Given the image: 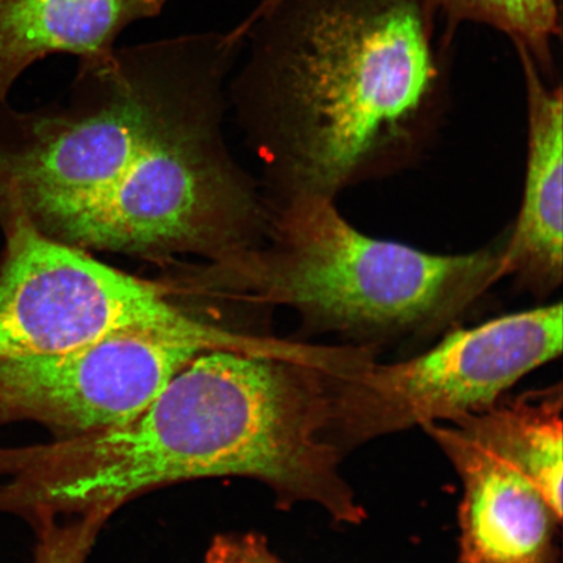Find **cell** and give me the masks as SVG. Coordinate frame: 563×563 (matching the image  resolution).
I'll return each instance as SVG.
<instances>
[{
  "label": "cell",
  "mask_w": 563,
  "mask_h": 563,
  "mask_svg": "<svg viewBox=\"0 0 563 563\" xmlns=\"http://www.w3.org/2000/svg\"><path fill=\"white\" fill-rule=\"evenodd\" d=\"M449 21H477L509 34L534 62L551 68V42L560 34L558 0H424Z\"/></svg>",
  "instance_id": "obj_13"
},
{
  "label": "cell",
  "mask_w": 563,
  "mask_h": 563,
  "mask_svg": "<svg viewBox=\"0 0 563 563\" xmlns=\"http://www.w3.org/2000/svg\"><path fill=\"white\" fill-rule=\"evenodd\" d=\"M278 250L260 262L267 300L290 306L321 332L424 334L446 325L505 277V241L442 256L363 235L321 196H292Z\"/></svg>",
  "instance_id": "obj_4"
},
{
  "label": "cell",
  "mask_w": 563,
  "mask_h": 563,
  "mask_svg": "<svg viewBox=\"0 0 563 563\" xmlns=\"http://www.w3.org/2000/svg\"><path fill=\"white\" fill-rule=\"evenodd\" d=\"M463 483L461 563H554L562 517L516 462L453 421L422 427Z\"/></svg>",
  "instance_id": "obj_9"
},
{
  "label": "cell",
  "mask_w": 563,
  "mask_h": 563,
  "mask_svg": "<svg viewBox=\"0 0 563 563\" xmlns=\"http://www.w3.org/2000/svg\"><path fill=\"white\" fill-rule=\"evenodd\" d=\"M562 387L501 398L483 411L452 420L526 471L562 517ZM445 422V421H443Z\"/></svg>",
  "instance_id": "obj_12"
},
{
  "label": "cell",
  "mask_w": 563,
  "mask_h": 563,
  "mask_svg": "<svg viewBox=\"0 0 563 563\" xmlns=\"http://www.w3.org/2000/svg\"><path fill=\"white\" fill-rule=\"evenodd\" d=\"M243 544H230L231 553L227 548L218 545L216 560L210 559L211 563H280L267 552L262 541L253 539L242 541Z\"/></svg>",
  "instance_id": "obj_15"
},
{
  "label": "cell",
  "mask_w": 563,
  "mask_h": 563,
  "mask_svg": "<svg viewBox=\"0 0 563 563\" xmlns=\"http://www.w3.org/2000/svg\"><path fill=\"white\" fill-rule=\"evenodd\" d=\"M235 31L250 38L239 102L274 136L291 197L333 199L398 164L438 108L424 0H271Z\"/></svg>",
  "instance_id": "obj_2"
},
{
  "label": "cell",
  "mask_w": 563,
  "mask_h": 563,
  "mask_svg": "<svg viewBox=\"0 0 563 563\" xmlns=\"http://www.w3.org/2000/svg\"><path fill=\"white\" fill-rule=\"evenodd\" d=\"M516 46L526 79L528 153L522 207L505 241V276L547 297L561 285L563 271L562 89L548 87L532 55Z\"/></svg>",
  "instance_id": "obj_10"
},
{
  "label": "cell",
  "mask_w": 563,
  "mask_h": 563,
  "mask_svg": "<svg viewBox=\"0 0 563 563\" xmlns=\"http://www.w3.org/2000/svg\"><path fill=\"white\" fill-rule=\"evenodd\" d=\"M220 96L211 91L176 115L53 239L79 249L159 255L214 251L238 236L253 207L209 140Z\"/></svg>",
  "instance_id": "obj_7"
},
{
  "label": "cell",
  "mask_w": 563,
  "mask_h": 563,
  "mask_svg": "<svg viewBox=\"0 0 563 563\" xmlns=\"http://www.w3.org/2000/svg\"><path fill=\"white\" fill-rule=\"evenodd\" d=\"M112 516L93 510L60 523L59 517H42L32 523L38 532L34 563H86L98 533Z\"/></svg>",
  "instance_id": "obj_14"
},
{
  "label": "cell",
  "mask_w": 563,
  "mask_h": 563,
  "mask_svg": "<svg viewBox=\"0 0 563 563\" xmlns=\"http://www.w3.org/2000/svg\"><path fill=\"white\" fill-rule=\"evenodd\" d=\"M0 361L60 354L122 332L186 338L208 351L260 354L265 338L228 332L183 312L159 287L98 262L31 224L4 232Z\"/></svg>",
  "instance_id": "obj_6"
},
{
  "label": "cell",
  "mask_w": 563,
  "mask_h": 563,
  "mask_svg": "<svg viewBox=\"0 0 563 563\" xmlns=\"http://www.w3.org/2000/svg\"><path fill=\"white\" fill-rule=\"evenodd\" d=\"M170 0H0V101L27 67L48 55L98 58L119 35Z\"/></svg>",
  "instance_id": "obj_11"
},
{
  "label": "cell",
  "mask_w": 563,
  "mask_h": 563,
  "mask_svg": "<svg viewBox=\"0 0 563 563\" xmlns=\"http://www.w3.org/2000/svg\"><path fill=\"white\" fill-rule=\"evenodd\" d=\"M562 334L559 302L455 329L405 362L377 363L368 349L322 347L330 441L355 445L483 411L527 373L560 356Z\"/></svg>",
  "instance_id": "obj_5"
},
{
  "label": "cell",
  "mask_w": 563,
  "mask_h": 563,
  "mask_svg": "<svg viewBox=\"0 0 563 563\" xmlns=\"http://www.w3.org/2000/svg\"><path fill=\"white\" fill-rule=\"evenodd\" d=\"M208 350L164 333L131 330L60 354L0 362V427L34 421L56 439L126 424Z\"/></svg>",
  "instance_id": "obj_8"
},
{
  "label": "cell",
  "mask_w": 563,
  "mask_h": 563,
  "mask_svg": "<svg viewBox=\"0 0 563 563\" xmlns=\"http://www.w3.org/2000/svg\"><path fill=\"white\" fill-rule=\"evenodd\" d=\"M224 62L214 32L185 34L81 59L68 109L19 112L0 101V228L27 223L53 238L218 86Z\"/></svg>",
  "instance_id": "obj_3"
},
{
  "label": "cell",
  "mask_w": 563,
  "mask_h": 563,
  "mask_svg": "<svg viewBox=\"0 0 563 563\" xmlns=\"http://www.w3.org/2000/svg\"><path fill=\"white\" fill-rule=\"evenodd\" d=\"M267 2H271V0H263L262 3H267Z\"/></svg>",
  "instance_id": "obj_16"
},
{
  "label": "cell",
  "mask_w": 563,
  "mask_h": 563,
  "mask_svg": "<svg viewBox=\"0 0 563 563\" xmlns=\"http://www.w3.org/2000/svg\"><path fill=\"white\" fill-rule=\"evenodd\" d=\"M332 400L313 346L285 355L201 352L135 419L108 431L0 448V512L30 522L106 510L211 477L265 483L282 504L313 503L335 522L365 517L329 439Z\"/></svg>",
  "instance_id": "obj_1"
}]
</instances>
